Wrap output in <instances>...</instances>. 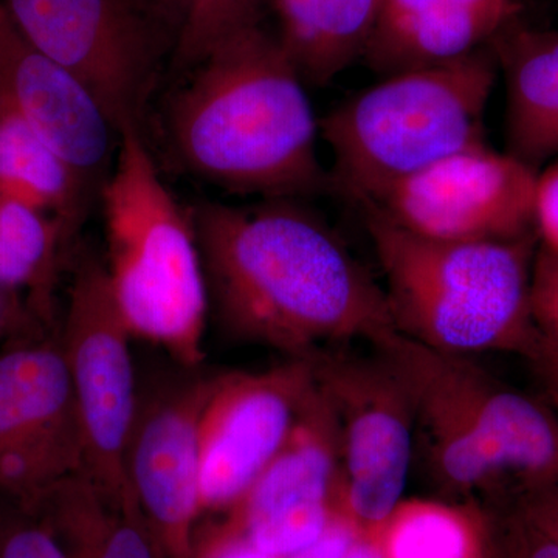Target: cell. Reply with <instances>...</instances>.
I'll list each match as a JSON object with an SVG mask.
<instances>
[{"mask_svg":"<svg viewBox=\"0 0 558 558\" xmlns=\"http://www.w3.org/2000/svg\"><path fill=\"white\" fill-rule=\"evenodd\" d=\"M190 211L209 307L238 339L296 359L396 330L384 288L299 199L205 201Z\"/></svg>","mask_w":558,"mask_h":558,"instance_id":"6da1fadb","label":"cell"},{"mask_svg":"<svg viewBox=\"0 0 558 558\" xmlns=\"http://www.w3.org/2000/svg\"><path fill=\"white\" fill-rule=\"evenodd\" d=\"M168 119L175 159L205 182L260 199L332 193L306 81L263 25L194 65Z\"/></svg>","mask_w":558,"mask_h":558,"instance_id":"7a4b0ae2","label":"cell"},{"mask_svg":"<svg viewBox=\"0 0 558 558\" xmlns=\"http://www.w3.org/2000/svg\"><path fill=\"white\" fill-rule=\"evenodd\" d=\"M352 204L384 271L398 332L469 357L483 352L527 354L539 333L531 307L537 236L428 240L403 230L368 201Z\"/></svg>","mask_w":558,"mask_h":558,"instance_id":"3957f363","label":"cell"},{"mask_svg":"<svg viewBox=\"0 0 558 558\" xmlns=\"http://www.w3.org/2000/svg\"><path fill=\"white\" fill-rule=\"evenodd\" d=\"M110 290L132 339L165 349L185 368L204 359L207 278L190 209L161 179L142 128L120 131L100 191Z\"/></svg>","mask_w":558,"mask_h":558,"instance_id":"277c9868","label":"cell"},{"mask_svg":"<svg viewBox=\"0 0 558 558\" xmlns=\"http://www.w3.org/2000/svg\"><path fill=\"white\" fill-rule=\"evenodd\" d=\"M373 348L409 392L428 472L444 490L470 495L505 476L521 486L553 478L558 421L545 407L499 384L469 355L398 330Z\"/></svg>","mask_w":558,"mask_h":558,"instance_id":"5b68a950","label":"cell"},{"mask_svg":"<svg viewBox=\"0 0 558 558\" xmlns=\"http://www.w3.org/2000/svg\"><path fill=\"white\" fill-rule=\"evenodd\" d=\"M498 61L490 44L458 58L384 76L319 121L333 157L332 193L377 201L396 183L486 142Z\"/></svg>","mask_w":558,"mask_h":558,"instance_id":"8992f818","label":"cell"},{"mask_svg":"<svg viewBox=\"0 0 558 558\" xmlns=\"http://www.w3.org/2000/svg\"><path fill=\"white\" fill-rule=\"evenodd\" d=\"M22 38L68 69L121 131L142 128L179 28L157 0H0Z\"/></svg>","mask_w":558,"mask_h":558,"instance_id":"52a82bcc","label":"cell"},{"mask_svg":"<svg viewBox=\"0 0 558 558\" xmlns=\"http://www.w3.org/2000/svg\"><path fill=\"white\" fill-rule=\"evenodd\" d=\"M310 357L339 425L336 512L371 538L403 499L416 438L413 403L376 349L371 357L333 347Z\"/></svg>","mask_w":558,"mask_h":558,"instance_id":"ba28073f","label":"cell"},{"mask_svg":"<svg viewBox=\"0 0 558 558\" xmlns=\"http://www.w3.org/2000/svg\"><path fill=\"white\" fill-rule=\"evenodd\" d=\"M58 337L75 399L84 472L113 497L135 502L124 469L138 405L132 336L97 256L76 263Z\"/></svg>","mask_w":558,"mask_h":558,"instance_id":"9c48e42d","label":"cell"},{"mask_svg":"<svg viewBox=\"0 0 558 558\" xmlns=\"http://www.w3.org/2000/svg\"><path fill=\"white\" fill-rule=\"evenodd\" d=\"M538 170L515 156L472 146L368 201L403 230L428 240L517 241L535 233ZM357 202V201H355Z\"/></svg>","mask_w":558,"mask_h":558,"instance_id":"30bf717a","label":"cell"},{"mask_svg":"<svg viewBox=\"0 0 558 558\" xmlns=\"http://www.w3.org/2000/svg\"><path fill=\"white\" fill-rule=\"evenodd\" d=\"M80 470L83 442L60 337L0 348V490L27 508Z\"/></svg>","mask_w":558,"mask_h":558,"instance_id":"8fae6325","label":"cell"},{"mask_svg":"<svg viewBox=\"0 0 558 558\" xmlns=\"http://www.w3.org/2000/svg\"><path fill=\"white\" fill-rule=\"evenodd\" d=\"M311 357L213 377L201 422V510H230L281 449L314 387Z\"/></svg>","mask_w":558,"mask_h":558,"instance_id":"7c38bea8","label":"cell"},{"mask_svg":"<svg viewBox=\"0 0 558 558\" xmlns=\"http://www.w3.org/2000/svg\"><path fill=\"white\" fill-rule=\"evenodd\" d=\"M339 484V425L315 381L281 449L230 509L223 527L271 558L290 556L329 526Z\"/></svg>","mask_w":558,"mask_h":558,"instance_id":"4fadbf2b","label":"cell"},{"mask_svg":"<svg viewBox=\"0 0 558 558\" xmlns=\"http://www.w3.org/2000/svg\"><path fill=\"white\" fill-rule=\"evenodd\" d=\"M213 377L138 396L124 469L132 498L167 558H186L201 515V422Z\"/></svg>","mask_w":558,"mask_h":558,"instance_id":"5bb4252c","label":"cell"},{"mask_svg":"<svg viewBox=\"0 0 558 558\" xmlns=\"http://www.w3.org/2000/svg\"><path fill=\"white\" fill-rule=\"evenodd\" d=\"M0 98L95 191L108 179L120 131L75 75L31 46L0 9Z\"/></svg>","mask_w":558,"mask_h":558,"instance_id":"9a60e30c","label":"cell"},{"mask_svg":"<svg viewBox=\"0 0 558 558\" xmlns=\"http://www.w3.org/2000/svg\"><path fill=\"white\" fill-rule=\"evenodd\" d=\"M515 14V0H381L363 61L384 78L458 60L488 46Z\"/></svg>","mask_w":558,"mask_h":558,"instance_id":"2e32d148","label":"cell"},{"mask_svg":"<svg viewBox=\"0 0 558 558\" xmlns=\"http://www.w3.org/2000/svg\"><path fill=\"white\" fill-rule=\"evenodd\" d=\"M490 47L508 89V153L539 171L558 156V32L513 17Z\"/></svg>","mask_w":558,"mask_h":558,"instance_id":"e0dca14e","label":"cell"},{"mask_svg":"<svg viewBox=\"0 0 558 558\" xmlns=\"http://www.w3.org/2000/svg\"><path fill=\"white\" fill-rule=\"evenodd\" d=\"M24 509L49 526L68 558H167L137 505L113 497L84 470Z\"/></svg>","mask_w":558,"mask_h":558,"instance_id":"ac0fdd59","label":"cell"},{"mask_svg":"<svg viewBox=\"0 0 558 558\" xmlns=\"http://www.w3.org/2000/svg\"><path fill=\"white\" fill-rule=\"evenodd\" d=\"M278 39L307 86H326L363 60L381 0H270Z\"/></svg>","mask_w":558,"mask_h":558,"instance_id":"d6986e66","label":"cell"},{"mask_svg":"<svg viewBox=\"0 0 558 558\" xmlns=\"http://www.w3.org/2000/svg\"><path fill=\"white\" fill-rule=\"evenodd\" d=\"M0 193L49 213L73 241L95 190L0 98Z\"/></svg>","mask_w":558,"mask_h":558,"instance_id":"ffe728a7","label":"cell"},{"mask_svg":"<svg viewBox=\"0 0 558 558\" xmlns=\"http://www.w3.org/2000/svg\"><path fill=\"white\" fill-rule=\"evenodd\" d=\"M72 240L49 213L0 193V288L21 293L46 325L58 271Z\"/></svg>","mask_w":558,"mask_h":558,"instance_id":"44dd1931","label":"cell"},{"mask_svg":"<svg viewBox=\"0 0 558 558\" xmlns=\"http://www.w3.org/2000/svg\"><path fill=\"white\" fill-rule=\"evenodd\" d=\"M371 539L381 558H488V510L476 501L402 499Z\"/></svg>","mask_w":558,"mask_h":558,"instance_id":"7402d4cb","label":"cell"},{"mask_svg":"<svg viewBox=\"0 0 558 558\" xmlns=\"http://www.w3.org/2000/svg\"><path fill=\"white\" fill-rule=\"evenodd\" d=\"M270 0H193L172 61L193 69L227 39L263 25Z\"/></svg>","mask_w":558,"mask_h":558,"instance_id":"603a6c76","label":"cell"},{"mask_svg":"<svg viewBox=\"0 0 558 558\" xmlns=\"http://www.w3.org/2000/svg\"><path fill=\"white\" fill-rule=\"evenodd\" d=\"M488 558H558V543L513 508L488 510Z\"/></svg>","mask_w":558,"mask_h":558,"instance_id":"cb8c5ba5","label":"cell"},{"mask_svg":"<svg viewBox=\"0 0 558 558\" xmlns=\"http://www.w3.org/2000/svg\"><path fill=\"white\" fill-rule=\"evenodd\" d=\"M0 558H68L49 526L31 510L0 519Z\"/></svg>","mask_w":558,"mask_h":558,"instance_id":"d4e9b609","label":"cell"},{"mask_svg":"<svg viewBox=\"0 0 558 558\" xmlns=\"http://www.w3.org/2000/svg\"><path fill=\"white\" fill-rule=\"evenodd\" d=\"M531 307L539 333L558 348V259L542 247L532 269Z\"/></svg>","mask_w":558,"mask_h":558,"instance_id":"484cf974","label":"cell"},{"mask_svg":"<svg viewBox=\"0 0 558 558\" xmlns=\"http://www.w3.org/2000/svg\"><path fill=\"white\" fill-rule=\"evenodd\" d=\"M534 216L539 247L558 259V160L538 171Z\"/></svg>","mask_w":558,"mask_h":558,"instance_id":"4316f807","label":"cell"},{"mask_svg":"<svg viewBox=\"0 0 558 558\" xmlns=\"http://www.w3.org/2000/svg\"><path fill=\"white\" fill-rule=\"evenodd\" d=\"M513 509L558 543V478L521 486Z\"/></svg>","mask_w":558,"mask_h":558,"instance_id":"83f0119b","label":"cell"},{"mask_svg":"<svg viewBox=\"0 0 558 558\" xmlns=\"http://www.w3.org/2000/svg\"><path fill=\"white\" fill-rule=\"evenodd\" d=\"M46 323L21 293L0 288V348L44 333Z\"/></svg>","mask_w":558,"mask_h":558,"instance_id":"f1b7e54d","label":"cell"},{"mask_svg":"<svg viewBox=\"0 0 558 558\" xmlns=\"http://www.w3.org/2000/svg\"><path fill=\"white\" fill-rule=\"evenodd\" d=\"M359 538L355 527L336 512L317 542L282 558H348Z\"/></svg>","mask_w":558,"mask_h":558,"instance_id":"f546056e","label":"cell"},{"mask_svg":"<svg viewBox=\"0 0 558 558\" xmlns=\"http://www.w3.org/2000/svg\"><path fill=\"white\" fill-rule=\"evenodd\" d=\"M524 359L542 388L545 389L550 402L558 409V348L538 333L537 340L529 349Z\"/></svg>","mask_w":558,"mask_h":558,"instance_id":"4dcf8cb0","label":"cell"},{"mask_svg":"<svg viewBox=\"0 0 558 558\" xmlns=\"http://www.w3.org/2000/svg\"><path fill=\"white\" fill-rule=\"evenodd\" d=\"M201 558H271L260 553L248 539L222 527L208 543Z\"/></svg>","mask_w":558,"mask_h":558,"instance_id":"1f68e13d","label":"cell"},{"mask_svg":"<svg viewBox=\"0 0 558 558\" xmlns=\"http://www.w3.org/2000/svg\"><path fill=\"white\" fill-rule=\"evenodd\" d=\"M161 9H163L165 13L168 14V17L172 22H174L175 27L182 31L183 22H185L186 16H189L191 3L193 0H157Z\"/></svg>","mask_w":558,"mask_h":558,"instance_id":"d6a6232c","label":"cell"},{"mask_svg":"<svg viewBox=\"0 0 558 558\" xmlns=\"http://www.w3.org/2000/svg\"><path fill=\"white\" fill-rule=\"evenodd\" d=\"M348 558H381L380 550L374 539L360 537L352 546Z\"/></svg>","mask_w":558,"mask_h":558,"instance_id":"836d02e7","label":"cell"},{"mask_svg":"<svg viewBox=\"0 0 558 558\" xmlns=\"http://www.w3.org/2000/svg\"><path fill=\"white\" fill-rule=\"evenodd\" d=\"M554 478H558V465H557L556 473H554V476H553V478H550V480H554Z\"/></svg>","mask_w":558,"mask_h":558,"instance_id":"e575fe53","label":"cell"}]
</instances>
